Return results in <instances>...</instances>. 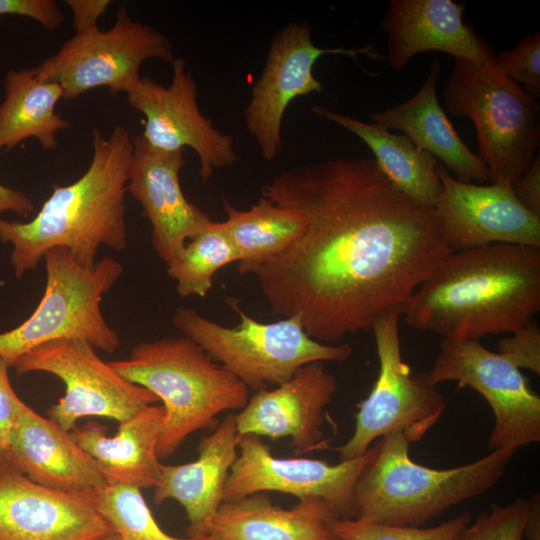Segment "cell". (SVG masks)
I'll return each mask as SVG.
<instances>
[{
    "label": "cell",
    "instance_id": "2e32d148",
    "mask_svg": "<svg viewBox=\"0 0 540 540\" xmlns=\"http://www.w3.org/2000/svg\"><path fill=\"white\" fill-rule=\"evenodd\" d=\"M437 173L442 190L434 210L452 251L491 244L540 248V216L517 199L510 184L462 182L441 164Z\"/></svg>",
    "mask_w": 540,
    "mask_h": 540
},
{
    "label": "cell",
    "instance_id": "d4e9b609",
    "mask_svg": "<svg viewBox=\"0 0 540 540\" xmlns=\"http://www.w3.org/2000/svg\"><path fill=\"white\" fill-rule=\"evenodd\" d=\"M336 518L334 508L319 498L284 509L264 493H255L224 500L208 535L213 540H330L328 523Z\"/></svg>",
    "mask_w": 540,
    "mask_h": 540
},
{
    "label": "cell",
    "instance_id": "8992f818",
    "mask_svg": "<svg viewBox=\"0 0 540 540\" xmlns=\"http://www.w3.org/2000/svg\"><path fill=\"white\" fill-rule=\"evenodd\" d=\"M454 116L469 118L491 183L512 187L537 155L540 103L494 65L455 59L443 88Z\"/></svg>",
    "mask_w": 540,
    "mask_h": 540
},
{
    "label": "cell",
    "instance_id": "f35d334b",
    "mask_svg": "<svg viewBox=\"0 0 540 540\" xmlns=\"http://www.w3.org/2000/svg\"><path fill=\"white\" fill-rule=\"evenodd\" d=\"M33 210L34 204L25 193L0 182V218L5 212H14L22 217H28Z\"/></svg>",
    "mask_w": 540,
    "mask_h": 540
},
{
    "label": "cell",
    "instance_id": "e575fe53",
    "mask_svg": "<svg viewBox=\"0 0 540 540\" xmlns=\"http://www.w3.org/2000/svg\"><path fill=\"white\" fill-rule=\"evenodd\" d=\"M18 15L37 21L44 29H57L64 20L54 0H0V16Z\"/></svg>",
    "mask_w": 540,
    "mask_h": 540
},
{
    "label": "cell",
    "instance_id": "8d00e7d4",
    "mask_svg": "<svg viewBox=\"0 0 540 540\" xmlns=\"http://www.w3.org/2000/svg\"><path fill=\"white\" fill-rule=\"evenodd\" d=\"M512 188L517 199L532 213L540 216V156L538 153Z\"/></svg>",
    "mask_w": 540,
    "mask_h": 540
},
{
    "label": "cell",
    "instance_id": "4fadbf2b",
    "mask_svg": "<svg viewBox=\"0 0 540 540\" xmlns=\"http://www.w3.org/2000/svg\"><path fill=\"white\" fill-rule=\"evenodd\" d=\"M325 54L346 55L354 60L358 55L385 60V55L370 44L360 48L317 47L306 21L291 22L281 28L271 40L264 69L243 111L246 128L264 159L271 161L282 151L281 126L288 105L299 96L323 91L313 67Z\"/></svg>",
    "mask_w": 540,
    "mask_h": 540
},
{
    "label": "cell",
    "instance_id": "d6986e66",
    "mask_svg": "<svg viewBox=\"0 0 540 540\" xmlns=\"http://www.w3.org/2000/svg\"><path fill=\"white\" fill-rule=\"evenodd\" d=\"M183 153L155 149L142 135L136 136L126 183L127 193L141 205L151 224L152 247L166 265L211 220L182 191Z\"/></svg>",
    "mask_w": 540,
    "mask_h": 540
},
{
    "label": "cell",
    "instance_id": "8fae6325",
    "mask_svg": "<svg viewBox=\"0 0 540 540\" xmlns=\"http://www.w3.org/2000/svg\"><path fill=\"white\" fill-rule=\"evenodd\" d=\"M13 367L18 375L44 372L65 384V395L47 415L66 432L82 417H108L120 423L158 401L152 392L121 376L81 339L46 342L20 356Z\"/></svg>",
    "mask_w": 540,
    "mask_h": 540
},
{
    "label": "cell",
    "instance_id": "ffe728a7",
    "mask_svg": "<svg viewBox=\"0 0 540 540\" xmlns=\"http://www.w3.org/2000/svg\"><path fill=\"white\" fill-rule=\"evenodd\" d=\"M464 3L452 0H390L380 21L387 34L385 60L403 70L419 53L438 51L478 65H494L489 44L463 19Z\"/></svg>",
    "mask_w": 540,
    "mask_h": 540
},
{
    "label": "cell",
    "instance_id": "f1b7e54d",
    "mask_svg": "<svg viewBox=\"0 0 540 540\" xmlns=\"http://www.w3.org/2000/svg\"><path fill=\"white\" fill-rule=\"evenodd\" d=\"M237 261L238 253L223 221L210 220L166 266L179 296L205 297L216 272Z\"/></svg>",
    "mask_w": 540,
    "mask_h": 540
},
{
    "label": "cell",
    "instance_id": "603a6c76",
    "mask_svg": "<svg viewBox=\"0 0 540 540\" xmlns=\"http://www.w3.org/2000/svg\"><path fill=\"white\" fill-rule=\"evenodd\" d=\"M441 64L434 60L420 89L403 103L380 112H371L372 123L398 130L425 150L462 182L490 181L484 161L461 139L437 96Z\"/></svg>",
    "mask_w": 540,
    "mask_h": 540
},
{
    "label": "cell",
    "instance_id": "44dd1931",
    "mask_svg": "<svg viewBox=\"0 0 540 540\" xmlns=\"http://www.w3.org/2000/svg\"><path fill=\"white\" fill-rule=\"evenodd\" d=\"M6 455L11 468L51 489L94 498L108 485L94 459L69 432L25 403L12 427Z\"/></svg>",
    "mask_w": 540,
    "mask_h": 540
},
{
    "label": "cell",
    "instance_id": "6da1fadb",
    "mask_svg": "<svg viewBox=\"0 0 540 540\" xmlns=\"http://www.w3.org/2000/svg\"><path fill=\"white\" fill-rule=\"evenodd\" d=\"M262 196L307 217L304 232L254 274L271 310L338 344L399 311L453 252L435 210L398 190L374 158L290 167Z\"/></svg>",
    "mask_w": 540,
    "mask_h": 540
},
{
    "label": "cell",
    "instance_id": "ab89813d",
    "mask_svg": "<svg viewBox=\"0 0 540 540\" xmlns=\"http://www.w3.org/2000/svg\"><path fill=\"white\" fill-rule=\"evenodd\" d=\"M529 511L523 531L528 540H540V496L533 495L529 500Z\"/></svg>",
    "mask_w": 540,
    "mask_h": 540
},
{
    "label": "cell",
    "instance_id": "ac0fdd59",
    "mask_svg": "<svg viewBox=\"0 0 540 540\" xmlns=\"http://www.w3.org/2000/svg\"><path fill=\"white\" fill-rule=\"evenodd\" d=\"M113 533L93 497L39 485L13 468L0 475V540H101Z\"/></svg>",
    "mask_w": 540,
    "mask_h": 540
},
{
    "label": "cell",
    "instance_id": "5b68a950",
    "mask_svg": "<svg viewBox=\"0 0 540 540\" xmlns=\"http://www.w3.org/2000/svg\"><path fill=\"white\" fill-rule=\"evenodd\" d=\"M109 363L163 402L159 459L172 456L194 432L215 429L220 413L240 411L250 398L241 380L184 335L140 342L127 358Z\"/></svg>",
    "mask_w": 540,
    "mask_h": 540
},
{
    "label": "cell",
    "instance_id": "484cf974",
    "mask_svg": "<svg viewBox=\"0 0 540 540\" xmlns=\"http://www.w3.org/2000/svg\"><path fill=\"white\" fill-rule=\"evenodd\" d=\"M318 118L343 127L360 138L374 154L381 172L403 194L427 208L434 209L442 185L437 173L438 160L416 146L405 135L394 134L374 123L330 110L310 107Z\"/></svg>",
    "mask_w": 540,
    "mask_h": 540
},
{
    "label": "cell",
    "instance_id": "1f68e13d",
    "mask_svg": "<svg viewBox=\"0 0 540 540\" xmlns=\"http://www.w3.org/2000/svg\"><path fill=\"white\" fill-rule=\"evenodd\" d=\"M529 501L518 497L505 507L495 503L490 511H480L457 540H522Z\"/></svg>",
    "mask_w": 540,
    "mask_h": 540
},
{
    "label": "cell",
    "instance_id": "7c38bea8",
    "mask_svg": "<svg viewBox=\"0 0 540 540\" xmlns=\"http://www.w3.org/2000/svg\"><path fill=\"white\" fill-rule=\"evenodd\" d=\"M427 374L435 385L457 381L484 397L494 415L489 451L518 450L540 441V397L520 369L478 340L443 339Z\"/></svg>",
    "mask_w": 540,
    "mask_h": 540
},
{
    "label": "cell",
    "instance_id": "836d02e7",
    "mask_svg": "<svg viewBox=\"0 0 540 540\" xmlns=\"http://www.w3.org/2000/svg\"><path fill=\"white\" fill-rule=\"evenodd\" d=\"M498 353L518 369L540 374V329L533 321L499 340Z\"/></svg>",
    "mask_w": 540,
    "mask_h": 540
},
{
    "label": "cell",
    "instance_id": "7a4b0ae2",
    "mask_svg": "<svg viewBox=\"0 0 540 540\" xmlns=\"http://www.w3.org/2000/svg\"><path fill=\"white\" fill-rule=\"evenodd\" d=\"M540 310V248L491 244L451 252L402 315L410 327L457 341L513 333Z\"/></svg>",
    "mask_w": 540,
    "mask_h": 540
},
{
    "label": "cell",
    "instance_id": "60d3db41",
    "mask_svg": "<svg viewBox=\"0 0 540 540\" xmlns=\"http://www.w3.org/2000/svg\"><path fill=\"white\" fill-rule=\"evenodd\" d=\"M9 468L11 467L7 460L6 450L4 449V447L2 446L0 442V475H2Z\"/></svg>",
    "mask_w": 540,
    "mask_h": 540
},
{
    "label": "cell",
    "instance_id": "74e56055",
    "mask_svg": "<svg viewBox=\"0 0 540 540\" xmlns=\"http://www.w3.org/2000/svg\"><path fill=\"white\" fill-rule=\"evenodd\" d=\"M72 12L75 32L97 27V21L110 5L109 0H66Z\"/></svg>",
    "mask_w": 540,
    "mask_h": 540
},
{
    "label": "cell",
    "instance_id": "b9f144b4",
    "mask_svg": "<svg viewBox=\"0 0 540 540\" xmlns=\"http://www.w3.org/2000/svg\"><path fill=\"white\" fill-rule=\"evenodd\" d=\"M101 540H122V538L118 534L113 533V534H111V535H109V536H107V537H105V538H103Z\"/></svg>",
    "mask_w": 540,
    "mask_h": 540
},
{
    "label": "cell",
    "instance_id": "f546056e",
    "mask_svg": "<svg viewBox=\"0 0 540 540\" xmlns=\"http://www.w3.org/2000/svg\"><path fill=\"white\" fill-rule=\"evenodd\" d=\"M98 512L122 540H213L209 535L177 538L164 532L153 517L141 490L108 484L94 497Z\"/></svg>",
    "mask_w": 540,
    "mask_h": 540
},
{
    "label": "cell",
    "instance_id": "277c9868",
    "mask_svg": "<svg viewBox=\"0 0 540 540\" xmlns=\"http://www.w3.org/2000/svg\"><path fill=\"white\" fill-rule=\"evenodd\" d=\"M374 444L376 453L355 487L352 518L412 527H421L446 509L488 491L517 451L493 450L464 465L435 469L410 458V442L400 432Z\"/></svg>",
    "mask_w": 540,
    "mask_h": 540
},
{
    "label": "cell",
    "instance_id": "d590c367",
    "mask_svg": "<svg viewBox=\"0 0 540 540\" xmlns=\"http://www.w3.org/2000/svg\"><path fill=\"white\" fill-rule=\"evenodd\" d=\"M9 368L8 363L0 357V442L5 450L17 414L24 403L10 383Z\"/></svg>",
    "mask_w": 540,
    "mask_h": 540
},
{
    "label": "cell",
    "instance_id": "5bb4252c",
    "mask_svg": "<svg viewBox=\"0 0 540 540\" xmlns=\"http://www.w3.org/2000/svg\"><path fill=\"white\" fill-rule=\"evenodd\" d=\"M375 453L373 443L363 455L336 464L305 457L277 458L261 437L240 435L238 455L224 486L223 501L277 491L299 500L322 499L339 518H352L357 481Z\"/></svg>",
    "mask_w": 540,
    "mask_h": 540
},
{
    "label": "cell",
    "instance_id": "d6a6232c",
    "mask_svg": "<svg viewBox=\"0 0 540 540\" xmlns=\"http://www.w3.org/2000/svg\"><path fill=\"white\" fill-rule=\"evenodd\" d=\"M495 68L531 96L540 94V34L524 36L512 49L495 57Z\"/></svg>",
    "mask_w": 540,
    "mask_h": 540
},
{
    "label": "cell",
    "instance_id": "83f0119b",
    "mask_svg": "<svg viewBox=\"0 0 540 540\" xmlns=\"http://www.w3.org/2000/svg\"><path fill=\"white\" fill-rule=\"evenodd\" d=\"M223 221L238 253L240 274H254L288 248L306 229L301 211L274 203L262 196L249 210L234 208L225 198Z\"/></svg>",
    "mask_w": 540,
    "mask_h": 540
},
{
    "label": "cell",
    "instance_id": "cb8c5ba5",
    "mask_svg": "<svg viewBox=\"0 0 540 540\" xmlns=\"http://www.w3.org/2000/svg\"><path fill=\"white\" fill-rule=\"evenodd\" d=\"M164 419V407L153 404L120 422L115 436H107L106 428L96 422L69 434L94 459L108 484L154 488L162 467L157 447Z\"/></svg>",
    "mask_w": 540,
    "mask_h": 540
},
{
    "label": "cell",
    "instance_id": "3957f363",
    "mask_svg": "<svg viewBox=\"0 0 540 540\" xmlns=\"http://www.w3.org/2000/svg\"><path fill=\"white\" fill-rule=\"evenodd\" d=\"M93 153L75 182L55 185L28 222L0 218V240L11 244L10 264L17 279L34 270L48 250L65 247L83 266L92 267L101 246L127 247L126 183L133 140L122 126L107 138L92 132Z\"/></svg>",
    "mask_w": 540,
    "mask_h": 540
},
{
    "label": "cell",
    "instance_id": "9c48e42d",
    "mask_svg": "<svg viewBox=\"0 0 540 540\" xmlns=\"http://www.w3.org/2000/svg\"><path fill=\"white\" fill-rule=\"evenodd\" d=\"M401 312L392 311L372 325L379 373L369 395L359 403L352 436L335 448L340 461L363 455L378 439L400 432L421 440L439 421L446 402L427 373L412 374L403 361L399 335Z\"/></svg>",
    "mask_w": 540,
    "mask_h": 540
},
{
    "label": "cell",
    "instance_id": "4dcf8cb0",
    "mask_svg": "<svg viewBox=\"0 0 540 540\" xmlns=\"http://www.w3.org/2000/svg\"><path fill=\"white\" fill-rule=\"evenodd\" d=\"M470 522V513L464 512L429 528L386 525L355 518L332 519L328 528L340 540H457Z\"/></svg>",
    "mask_w": 540,
    "mask_h": 540
},
{
    "label": "cell",
    "instance_id": "30bf717a",
    "mask_svg": "<svg viewBox=\"0 0 540 540\" xmlns=\"http://www.w3.org/2000/svg\"><path fill=\"white\" fill-rule=\"evenodd\" d=\"M150 59L172 63V42L132 19L122 5L109 30L93 27L75 32L57 53L32 70L41 80L58 84L62 99L71 100L97 87H106L111 94L130 93L141 80L142 63Z\"/></svg>",
    "mask_w": 540,
    "mask_h": 540
},
{
    "label": "cell",
    "instance_id": "52a82bcc",
    "mask_svg": "<svg viewBox=\"0 0 540 540\" xmlns=\"http://www.w3.org/2000/svg\"><path fill=\"white\" fill-rule=\"evenodd\" d=\"M227 302L240 317L235 327L223 326L188 307L177 308L172 322L255 392L267 388V384L286 382L309 363L342 362L352 354L347 343L326 344L310 337L296 316L259 322L245 313L236 300L230 298Z\"/></svg>",
    "mask_w": 540,
    "mask_h": 540
},
{
    "label": "cell",
    "instance_id": "e0dca14e",
    "mask_svg": "<svg viewBox=\"0 0 540 540\" xmlns=\"http://www.w3.org/2000/svg\"><path fill=\"white\" fill-rule=\"evenodd\" d=\"M334 374L321 362L302 366L286 382L275 389L256 391L238 414H235L239 435L290 438L296 455L328 447L322 427L325 407L337 392Z\"/></svg>",
    "mask_w": 540,
    "mask_h": 540
},
{
    "label": "cell",
    "instance_id": "4316f807",
    "mask_svg": "<svg viewBox=\"0 0 540 540\" xmlns=\"http://www.w3.org/2000/svg\"><path fill=\"white\" fill-rule=\"evenodd\" d=\"M5 96L0 103V151L13 149L36 138L44 150L57 147L56 133L69 122L56 113L62 89L43 81L32 69L9 70L4 79Z\"/></svg>",
    "mask_w": 540,
    "mask_h": 540
},
{
    "label": "cell",
    "instance_id": "ba28073f",
    "mask_svg": "<svg viewBox=\"0 0 540 540\" xmlns=\"http://www.w3.org/2000/svg\"><path fill=\"white\" fill-rule=\"evenodd\" d=\"M43 259L44 294L23 323L0 333V357L13 367L26 352L59 339H81L95 349L115 352L120 338L105 321L101 301L122 275V264L106 256L85 267L60 246L48 250Z\"/></svg>",
    "mask_w": 540,
    "mask_h": 540
},
{
    "label": "cell",
    "instance_id": "9a60e30c",
    "mask_svg": "<svg viewBox=\"0 0 540 540\" xmlns=\"http://www.w3.org/2000/svg\"><path fill=\"white\" fill-rule=\"evenodd\" d=\"M172 79L162 86L150 77H141L138 86L127 94L132 108L145 116L141 134L155 149L163 151L193 149L199 157L200 176L208 182L215 170L234 164L233 137L216 129L200 111L197 83L186 62L173 60Z\"/></svg>",
    "mask_w": 540,
    "mask_h": 540
},
{
    "label": "cell",
    "instance_id": "7402d4cb",
    "mask_svg": "<svg viewBox=\"0 0 540 540\" xmlns=\"http://www.w3.org/2000/svg\"><path fill=\"white\" fill-rule=\"evenodd\" d=\"M239 436L235 414H227L209 435L201 438L195 461L162 464L153 502L159 505L168 499L178 501L187 514L189 537L208 535L223 502L229 471L238 455Z\"/></svg>",
    "mask_w": 540,
    "mask_h": 540
},
{
    "label": "cell",
    "instance_id": "7bdbcfd3",
    "mask_svg": "<svg viewBox=\"0 0 540 540\" xmlns=\"http://www.w3.org/2000/svg\"><path fill=\"white\" fill-rule=\"evenodd\" d=\"M330 540H340V539H338V538L335 537V536H332V538H331Z\"/></svg>",
    "mask_w": 540,
    "mask_h": 540
}]
</instances>
